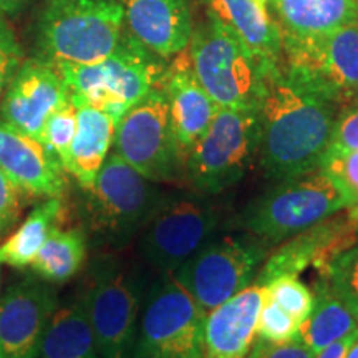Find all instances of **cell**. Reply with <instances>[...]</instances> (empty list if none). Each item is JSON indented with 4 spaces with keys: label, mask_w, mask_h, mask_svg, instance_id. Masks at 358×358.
Returning a JSON list of instances; mask_svg holds the SVG:
<instances>
[{
    "label": "cell",
    "mask_w": 358,
    "mask_h": 358,
    "mask_svg": "<svg viewBox=\"0 0 358 358\" xmlns=\"http://www.w3.org/2000/svg\"><path fill=\"white\" fill-rule=\"evenodd\" d=\"M42 58L52 64L88 65L118 47L124 34L120 0H47L37 25Z\"/></svg>",
    "instance_id": "cell-5"
},
{
    "label": "cell",
    "mask_w": 358,
    "mask_h": 358,
    "mask_svg": "<svg viewBox=\"0 0 358 358\" xmlns=\"http://www.w3.org/2000/svg\"><path fill=\"white\" fill-rule=\"evenodd\" d=\"M315 355L299 340L287 343H272L257 338L244 358H313Z\"/></svg>",
    "instance_id": "cell-35"
},
{
    "label": "cell",
    "mask_w": 358,
    "mask_h": 358,
    "mask_svg": "<svg viewBox=\"0 0 358 358\" xmlns=\"http://www.w3.org/2000/svg\"><path fill=\"white\" fill-rule=\"evenodd\" d=\"M352 206L342 182L325 168H317L277 181L272 189L245 206L239 221L249 234L271 245L284 243Z\"/></svg>",
    "instance_id": "cell-2"
},
{
    "label": "cell",
    "mask_w": 358,
    "mask_h": 358,
    "mask_svg": "<svg viewBox=\"0 0 358 358\" xmlns=\"http://www.w3.org/2000/svg\"><path fill=\"white\" fill-rule=\"evenodd\" d=\"M124 27L159 58L182 53L192 37L189 0H120Z\"/></svg>",
    "instance_id": "cell-18"
},
{
    "label": "cell",
    "mask_w": 358,
    "mask_h": 358,
    "mask_svg": "<svg viewBox=\"0 0 358 358\" xmlns=\"http://www.w3.org/2000/svg\"><path fill=\"white\" fill-rule=\"evenodd\" d=\"M280 34L317 35L358 22V0H268Z\"/></svg>",
    "instance_id": "cell-23"
},
{
    "label": "cell",
    "mask_w": 358,
    "mask_h": 358,
    "mask_svg": "<svg viewBox=\"0 0 358 358\" xmlns=\"http://www.w3.org/2000/svg\"><path fill=\"white\" fill-rule=\"evenodd\" d=\"M32 0H0V15H12V13L20 12L25 8Z\"/></svg>",
    "instance_id": "cell-38"
},
{
    "label": "cell",
    "mask_w": 358,
    "mask_h": 358,
    "mask_svg": "<svg viewBox=\"0 0 358 358\" xmlns=\"http://www.w3.org/2000/svg\"><path fill=\"white\" fill-rule=\"evenodd\" d=\"M88 239L82 229L55 227L30 262V268L40 279L50 284H64L77 275L87 259Z\"/></svg>",
    "instance_id": "cell-26"
},
{
    "label": "cell",
    "mask_w": 358,
    "mask_h": 358,
    "mask_svg": "<svg viewBox=\"0 0 358 358\" xmlns=\"http://www.w3.org/2000/svg\"><path fill=\"white\" fill-rule=\"evenodd\" d=\"M20 192L0 171V236L6 234L20 216Z\"/></svg>",
    "instance_id": "cell-36"
},
{
    "label": "cell",
    "mask_w": 358,
    "mask_h": 358,
    "mask_svg": "<svg viewBox=\"0 0 358 358\" xmlns=\"http://www.w3.org/2000/svg\"><path fill=\"white\" fill-rule=\"evenodd\" d=\"M0 266H2V262H0Z\"/></svg>",
    "instance_id": "cell-41"
},
{
    "label": "cell",
    "mask_w": 358,
    "mask_h": 358,
    "mask_svg": "<svg viewBox=\"0 0 358 358\" xmlns=\"http://www.w3.org/2000/svg\"><path fill=\"white\" fill-rule=\"evenodd\" d=\"M357 338H358V329L345 335V337L338 338L337 342L330 343L329 347H325L324 350L317 353L313 358H343L345 357V353L348 352V348L353 345V342H355Z\"/></svg>",
    "instance_id": "cell-37"
},
{
    "label": "cell",
    "mask_w": 358,
    "mask_h": 358,
    "mask_svg": "<svg viewBox=\"0 0 358 358\" xmlns=\"http://www.w3.org/2000/svg\"><path fill=\"white\" fill-rule=\"evenodd\" d=\"M194 189L166 192L138 237V252L161 274H174L182 262L216 236L222 208Z\"/></svg>",
    "instance_id": "cell-9"
},
{
    "label": "cell",
    "mask_w": 358,
    "mask_h": 358,
    "mask_svg": "<svg viewBox=\"0 0 358 358\" xmlns=\"http://www.w3.org/2000/svg\"><path fill=\"white\" fill-rule=\"evenodd\" d=\"M196 78L221 108H257L266 69L277 62L257 57L243 40L213 17L189 40Z\"/></svg>",
    "instance_id": "cell-6"
},
{
    "label": "cell",
    "mask_w": 358,
    "mask_h": 358,
    "mask_svg": "<svg viewBox=\"0 0 358 358\" xmlns=\"http://www.w3.org/2000/svg\"><path fill=\"white\" fill-rule=\"evenodd\" d=\"M259 150V110L221 108L186 158V186L219 196L248 173Z\"/></svg>",
    "instance_id": "cell-10"
},
{
    "label": "cell",
    "mask_w": 358,
    "mask_h": 358,
    "mask_svg": "<svg viewBox=\"0 0 358 358\" xmlns=\"http://www.w3.org/2000/svg\"><path fill=\"white\" fill-rule=\"evenodd\" d=\"M145 294L138 268L115 257H100L92 264L80 302L100 358H131Z\"/></svg>",
    "instance_id": "cell-7"
},
{
    "label": "cell",
    "mask_w": 358,
    "mask_h": 358,
    "mask_svg": "<svg viewBox=\"0 0 358 358\" xmlns=\"http://www.w3.org/2000/svg\"><path fill=\"white\" fill-rule=\"evenodd\" d=\"M57 307L50 282L35 275L12 284L0 297V358H38Z\"/></svg>",
    "instance_id": "cell-15"
},
{
    "label": "cell",
    "mask_w": 358,
    "mask_h": 358,
    "mask_svg": "<svg viewBox=\"0 0 358 358\" xmlns=\"http://www.w3.org/2000/svg\"><path fill=\"white\" fill-rule=\"evenodd\" d=\"M182 53L176 55L173 64L164 70L161 87L168 96L174 136L187 158L191 148L213 122L219 106L201 87L192 71L189 57Z\"/></svg>",
    "instance_id": "cell-20"
},
{
    "label": "cell",
    "mask_w": 358,
    "mask_h": 358,
    "mask_svg": "<svg viewBox=\"0 0 358 358\" xmlns=\"http://www.w3.org/2000/svg\"><path fill=\"white\" fill-rule=\"evenodd\" d=\"M22 62H24V50L19 38L6 17L0 15V100Z\"/></svg>",
    "instance_id": "cell-33"
},
{
    "label": "cell",
    "mask_w": 358,
    "mask_h": 358,
    "mask_svg": "<svg viewBox=\"0 0 358 358\" xmlns=\"http://www.w3.org/2000/svg\"><path fill=\"white\" fill-rule=\"evenodd\" d=\"M159 60L124 30L118 47L100 62L53 65L64 77L73 105L95 106L118 124L131 106L161 83L166 69Z\"/></svg>",
    "instance_id": "cell-4"
},
{
    "label": "cell",
    "mask_w": 358,
    "mask_h": 358,
    "mask_svg": "<svg viewBox=\"0 0 358 358\" xmlns=\"http://www.w3.org/2000/svg\"><path fill=\"white\" fill-rule=\"evenodd\" d=\"M85 191L87 239L96 248L122 249L150 222L166 192L129 166L122 156L108 155L92 187Z\"/></svg>",
    "instance_id": "cell-3"
},
{
    "label": "cell",
    "mask_w": 358,
    "mask_h": 358,
    "mask_svg": "<svg viewBox=\"0 0 358 358\" xmlns=\"http://www.w3.org/2000/svg\"><path fill=\"white\" fill-rule=\"evenodd\" d=\"M113 145L115 153L150 181L186 185V156L174 136L161 83L123 115L116 124Z\"/></svg>",
    "instance_id": "cell-11"
},
{
    "label": "cell",
    "mask_w": 358,
    "mask_h": 358,
    "mask_svg": "<svg viewBox=\"0 0 358 358\" xmlns=\"http://www.w3.org/2000/svg\"><path fill=\"white\" fill-rule=\"evenodd\" d=\"M206 3L208 15L243 40L257 57L280 64V29L256 0H206Z\"/></svg>",
    "instance_id": "cell-22"
},
{
    "label": "cell",
    "mask_w": 358,
    "mask_h": 358,
    "mask_svg": "<svg viewBox=\"0 0 358 358\" xmlns=\"http://www.w3.org/2000/svg\"><path fill=\"white\" fill-rule=\"evenodd\" d=\"M313 308L299 327L297 340L313 355L358 329V315L330 289L324 277L313 284Z\"/></svg>",
    "instance_id": "cell-24"
},
{
    "label": "cell",
    "mask_w": 358,
    "mask_h": 358,
    "mask_svg": "<svg viewBox=\"0 0 358 358\" xmlns=\"http://www.w3.org/2000/svg\"><path fill=\"white\" fill-rule=\"evenodd\" d=\"M259 164L271 181L301 176L322 166L338 106L294 83L280 64H271L259 98Z\"/></svg>",
    "instance_id": "cell-1"
},
{
    "label": "cell",
    "mask_w": 358,
    "mask_h": 358,
    "mask_svg": "<svg viewBox=\"0 0 358 358\" xmlns=\"http://www.w3.org/2000/svg\"><path fill=\"white\" fill-rule=\"evenodd\" d=\"M320 168L332 173L348 191L353 201V206L348 208V211L353 217L358 219V150L348 151V153L325 155Z\"/></svg>",
    "instance_id": "cell-32"
},
{
    "label": "cell",
    "mask_w": 358,
    "mask_h": 358,
    "mask_svg": "<svg viewBox=\"0 0 358 358\" xmlns=\"http://www.w3.org/2000/svg\"><path fill=\"white\" fill-rule=\"evenodd\" d=\"M62 211L60 198H47L42 204L35 206L17 231L0 245V262L15 268L30 266L50 232L58 227Z\"/></svg>",
    "instance_id": "cell-27"
},
{
    "label": "cell",
    "mask_w": 358,
    "mask_h": 358,
    "mask_svg": "<svg viewBox=\"0 0 358 358\" xmlns=\"http://www.w3.org/2000/svg\"><path fill=\"white\" fill-rule=\"evenodd\" d=\"M268 245L249 232L208 241L182 262L174 279L208 315L232 295L249 287L266 259Z\"/></svg>",
    "instance_id": "cell-12"
},
{
    "label": "cell",
    "mask_w": 358,
    "mask_h": 358,
    "mask_svg": "<svg viewBox=\"0 0 358 358\" xmlns=\"http://www.w3.org/2000/svg\"><path fill=\"white\" fill-rule=\"evenodd\" d=\"M0 171L30 198H60L65 171L42 143L0 122Z\"/></svg>",
    "instance_id": "cell-17"
},
{
    "label": "cell",
    "mask_w": 358,
    "mask_h": 358,
    "mask_svg": "<svg viewBox=\"0 0 358 358\" xmlns=\"http://www.w3.org/2000/svg\"><path fill=\"white\" fill-rule=\"evenodd\" d=\"M266 287L249 285L204 319V358H244L256 338Z\"/></svg>",
    "instance_id": "cell-19"
},
{
    "label": "cell",
    "mask_w": 358,
    "mask_h": 358,
    "mask_svg": "<svg viewBox=\"0 0 358 358\" xmlns=\"http://www.w3.org/2000/svg\"><path fill=\"white\" fill-rule=\"evenodd\" d=\"M358 150V101L343 106L335 120L327 155L348 153Z\"/></svg>",
    "instance_id": "cell-34"
},
{
    "label": "cell",
    "mask_w": 358,
    "mask_h": 358,
    "mask_svg": "<svg viewBox=\"0 0 358 358\" xmlns=\"http://www.w3.org/2000/svg\"><path fill=\"white\" fill-rule=\"evenodd\" d=\"M299 327L301 324L292 315H289L272 299L264 295V303L256 327L257 338L267 340L272 343L294 342V340H297Z\"/></svg>",
    "instance_id": "cell-31"
},
{
    "label": "cell",
    "mask_w": 358,
    "mask_h": 358,
    "mask_svg": "<svg viewBox=\"0 0 358 358\" xmlns=\"http://www.w3.org/2000/svg\"><path fill=\"white\" fill-rule=\"evenodd\" d=\"M40 358H100L82 302L58 306L45 330Z\"/></svg>",
    "instance_id": "cell-25"
},
{
    "label": "cell",
    "mask_w": 358,
    "mask_h": 358,
    "mask_svg": "<svg viewBox=\"0 0 358 358\" xmlns=\"http://www.w3.org/2000/svg\"><path fill=\"white\" fill-rule=\"evenodd\" d=\"M75 131H77V108L73 103L69 101L57 111H53L45 123L42 136H40V143L60 163L64 171Z\"/></svg>",
    "instance_id": "cell-29"
},
{
    "label": "cell",
    "mask_w": 358,
    "mask_h": 358,
    "mask_svg": "<svg viewBox=\"0 0 358 358\" xmlns=\"http://www.w3.org/2000/svg\"><path fill=\"white\" fill-rule=\"evenodd\" d=\"M69 101V87L57 66L42 57L27 58L0 100V122L40 141L50 115Z\"/></svg>",
    "instance_id": "cell-14"
},
{
    "label": "cell",
    "mask_w": 358,
    "mask_h": 358,
    "mask_svg": "<svg viewBox=\"0 0 358 358\" xmlns=\"http://www.w3.org/2000/svg\"><path fill=\"white\" fill-rule=\"evenodd\" d=\"M266 287V295L277 306L292 315L299 324L310 315L313 308V292L297 275H280L271 280Z\"/></svg>",
    "instance_id": "cell-30"
},
{
    "label": "cell",
    "mask_w": 358,
    "mask_h": 358,
    "mask_svg": "<svg viewBox=\"0 0 358 358\" xmlns=\"http://www.w3.org/2000/svg\"><path fill=\"white\" fill-rule=\"evenodd\" d=\"M357 236L358 219L348 209L343 214H334L282 244L262 264L254 282L267 285L280 275L302 274L308 267L315 268L319 275L324 274L329 264L350 248Z\"/></svg>",
    "instance_id": "cell-16"
},
{
    "label": "cell",
    "mask_w": 358,
    "mask_h": 358,
    "mask_svg": "<svg viewBox=\"0 0 358 358\" xmlns=\"http://www.w3.org/2000/svg\"><path fill=\"white\" fill-rule=\"evenodd\" d=\"M131 358H204V319L173 274H161L145 295Z\"/></svg>",
    "instance_id": "cell-13"
},
{
    "label": "cell",
    "mask_w": 358,
    "mask_h": 358,
    "mask_svg": "<svg viewBox=\"0 0 358 358\" xmlns=\"http://www.w3.org/2000/svg\"><path fill=\"white\" fill-rule=\"evenodd\" d=\"M256 2L264 8V10L268 12V0H256Z\"/></svg>",
    "instance_id": "cell-40"
},
{
    "label": "cell",
    "mask_w": 358,
    "mask_h": 358,
    "mask_svg": "<svg viewBox=\"0 0 358 358\" xmlns=\"http://www.w3.org/2000/svg\"><path fill=\"white\" fill-rule=\"evenodd\" d=\"M284 73L340 110L358 101V22L317 35L282 34Z\"/></svg>",
    "instance_id": "cell-8"
},
{
    "label": "cell",
    "mask_w": 358,
    "mask_h": 358,
    "mask_svg": "<svg viewBox=\"0 0 358 358\" xmlns=\"http://www.w3.org/2000/svg\"><path fill=\"white\" fill-rule=\"evenodd\" d=\"M319 277H324L330 289L358 315V236L350 248L342 250Z\"/></svg>",
    "instance_id": "cell-28"
},
{
    "label": "cell",
    "mask_w": 358,
    "mask_h": 358,
    "mask_svg": "<svg viewBox=\"0 0 358 358\" xmlns=\"http://www.w3.org/2000/svg\"><path fill=\"white\" fill-rule=\"evenodd\" d=\"M77 131L71 141L65 173L70 174L82 189L92 187L113 146L116 123L105 111L90 105H75Z\"/></svg>",
    "instance_id": "cell-21"
},
{
    "label": "cell",
    "mask_w": 358,
    "mask_h": 358,
    "mask_svg": "<svg viewBox=\"0 0 358 358\" xmlns=\"http://www.w3.org/2000/svg\"><path fill=\"white\" fill-rule=\"evenodd\" d=\"M343 358H358V338L353 342V345L348 348V352Z\"/></svg>",
    "instance_id": "cell-39"
}]
</instances>
